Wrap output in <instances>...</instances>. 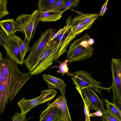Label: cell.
Returning a JSON list of instances; mask_svg holds the SVG:
<instances>
[{
	"label": "cell",
	"instance_id": "cell-13",
	"mask_svg": "<svg viewBox=\"0 0 121 121\" xmlns=\"http://www.w3.org/2000/svg\"><path fill=\"white\" fill-rule=\"evenodd\" d=\"M42 76L43 79L47 83L49 89H58L61 94L65 95L66 86L63 80L49 74H43Z\"/></svg>",
	"mask_w": 121,
	"mask_h": 121
},
{
	"label": "cell",
	"instance_id": "cell-18",
	"mask_svg": "<svg viewBox=\"0 0 121 121\" xmlns=\"http://www.w3.org/2000/svg\"><path fill=\"white\" fill-rule=\"evenodd\" d=\"M99 16V14L85 13L82 14L75 17L81 21L89 29L91 28L95 20Z\"/></svg>",
	"mask_w": 121,
	"mask_h": 121
},
{
	"label": "cell",
	"instance_id": "cell-20",
	"mask_svg": "<svg viewBox=\"0 0 121 121\" xmlns=\"http://www.w3.org/2000/svg\"><path fill=\"white\" fill-rule=\"evenodd\" d=\"M57 0H39L37 6L40 11H47L52 9L54 3Z\"/></svg>",
	"mask_w": 121,
	"mask_h": 121
},
{
	"label": "cell",
	"instance_id": "cell-3",
	"mask_svg": "<svg viewBox=\"0 0 121 121\" xmlns=\"http://www.w3.org/2000/svg\"><path fill=\"white\" fill-rule=\"evenodd\" d=\"M55 31V28L48 29L42 33L39 38L30 48L29 54L24 61L29 70L36 64L44 53Z\"/></svg>",
	"mask_w": 121,
	"mask_h": 121
},
{
	"label": "cell",
	"instance_id": "cell-19",
	"mask_svg": "<svg viewBox=\"0 0 121 121\" xmlns=\"http://www.w3.org/2000/svg\"><path fill=\"white\" fill-rule=\"evenodd\" d=\"M71 22L73 31L77 35L86 30L89 29L81 21L75 17L72 20Z\"/></svg>",
	"mask_w": 121,
	"mask_h": 121
},
{
	"label": "cell",
	"instance_id": "cell-9",
	"mask_svg": "<svg viewBox=\"0 0 121 121\" xmlns=\"http://www.w3.org/2000/svg\"><path fill=\"white\" fill-rule=\"evenodd\" d=\"M21 38L15 34L8 36L6 43L4 47L7 55L18 64L22 65L24 59L22 56L19 45V42Z\"/></svg>",
	"mask_w": 121,
	"mask_h": 121
},
{
	"label": "cell",
	"instance_id": "cell-7",
	"mask_svg": "<svg viewBox=\"0 0 121 121\" xmlns=\"http://www.w3.org/2000/svg\"><path fill=\"white\" fill-rule=\"evenodd\" d=\"M57 93L55 90L48 89L42 91L39 96L33 99L27 100L23 98L18 103V105L21 110L22 115L26 114L34 107L51 100L54 98Z\"/></svg>",
	"mask_w": 121,
	"mask_h": 121
},
{
	"label": "cell",
	"instance_id": "cell-34",
	"mask_svg": "<svg viewBox=\"0 0 121 121\" xmlns=\"http://www.w3.org/2000/svg\"><path fill=\"white\" fill-rule=\"evenodd\" d=\"M88 42L89 44L90 45L94 44L95 42L94 39L91 37L88 39Z\"/></svg>",
	"mask_w": 121,
	"mask_h": 121
},
{
	"label": "cell",
	"instance_id": "cell-33",
	"mask_svg": "<svg viewBox=\"0 0 121 121\" xmlns=\"http://www.w3.org/2000/svg\"><path fill=\"white\" fill-rule=\"evenodd\" d=\"M89 116L95 117V116H99L102 117L103 115L102 112L98 110L96 112L92 113H90L89 114Z\"/></svg>",
	"mask_w": 121,
	"mask_h": 121
},
{
	"label": "cell",
	"instance_id": "cell-21",
	"mask_svg": "<svg viewBox=\"0 0 121 121\" xmlns=\"http://www.w3.org/2000/svg\"><path fill=\"white\" fill-rule=\"evenodd\" d=\"M29 43L25 36L23 41L21 39L19 41V48L22 57L23 59L26 53L30 50V47L29 45Z\"/></svg>",
	"mask_w": 121,
	"mask_h": 121
},
{
	"label": "cell",
	"instance_id": "cell-15",
	"mask_svg": "<svg viewBox=\"0 0 121 121\" xmlns=\"http://www.w3.org/2000/svg\"><path fill=\"white\" fill-rule=\"evenodd\" d=\"M40 21L45 22H48L57 21L60 19L63 13L59 11L52 9L43 11H40Z\"/></svg>",
	"mask_w": 121,
	"mask_h": 121
},
{
	"label": "cell",
	"instance_id": "cell-31",
	"mask_svg": "<svg viewBox=\"0 0 121 121\" xmlns=\"http://www.w3.org/2000/svg\"><path fill=\"white\" fill-rule=\"evenodd\" d=\"M108 1V0H107L102 6L99 11V16H102L106 13L108 9L107 7Z\"/></svg>",
	"mask_w": 121,
	"mask_h": 121
},
{
	"label": "cell",
	"instance_id": "cell-28",
	"mask_svg": "<svg viewBox=\"0 0 121 121\" xmlns=\"http://www.w3.org/2000/svg\"><path fill=\"white\" fill-rule=\"evenodd\" d=\"M26 114L22 115L21 113L17 112L12 117V121H27L31 118L26 119Z\"/></svg>",
	"mask_w": 121,
	"mask_h": 121
},
{
	"label": "cell",
	"instance_id": "cell-1",
	"mask_svg": "<svg viewBox=\"0 0 121 121\" xmlns=\"http://www.w3.org/2000/svg\"><path fill=\"white\" fill-rule=\"evenodd\" d=\"M9 73L6 75V84L4 85V92L11 102L22 87L32 76L29 73L21 72L18 68V64L9 56Z\"/></svg>",
	"mask_w": 121,
	"mask_h": 121
},
{
	"label": "cell",
	"instance_id": "cell-30",
	"mask_svg": "<svg viewBox=\"0 0 121 121\" xmlns=\"http://www.w3.org/2000/svg\"><path fill=\"white\" fill-rule=\"evenodd\" d=\"M8 36L2 29H0V45L3 47L5 46L6 43Z\"/></svg>",
	"mask_w": 121,
	"mask_h": 121
},
{
	"label": "cell",
	"instance_id": "cell-17",
	"mask_svg": "<svg viewBox=\"0 0 121 121\" xmlns=\"http://www.w3.org/2000/svg\"><path fill=\"white\" fill-rule=\"evenodd\" d=\"M107 108L105 111L121 121V111L115 104L110 102L107 99L104 100Z\"/></svg>",
	"mask_w": 121,
	"mask_h": 121
},
{
	"label": "cell",
	"instance_id": "cell-8",
	"mask_svg": "<svg viewBox=\"0 0 121 121\" xmlns=\"http://www.w3.org/2000/svg\"><path fill=\"white\" fill-rule=\"evenodd\" d=\"M72 15L70 16L66 20L65 31L54 40L57 46L54 60L55 62L66 52L67 46L77 35L73 32L72 27Z\"/></svg>",
	"mask_w": 121,
	"mask_h": 121
},
{
	"label": "cell",
	"instance_id": "cell-36",
	"mask_svg": "<svg viewBox=\"0 0 121 121\" xmlns=\"http://www.w3.org/2000/svg\"><path fill=\"white\" fill-rule=\"evenodd\" d=\"M86 121H91L90 117H89L87 118H86Z\"/></svg>",
	"mask_w": 121,
	"mask_h": 121
},
{
	"label": "cell",
	"instance_id": "cell-2",
	"mask_svg": "<svg viewBox=\"0 0 121 121\" xmlns=\"http://www.w3.org/2000/svg\"><path fill=\"white\" fill-rule=\"evenodd\" d=\"M90 36L85 34L80 38L74 40L69 45V49L66 51V60L71 63L82 60H85L91 57L94 48L88 42Z\"/></svg>",
	"mask_w": 121,
	"mask_h": 121
},
{
	"label": "cell",
	"instance_id": "cell-12",
	"mask_svg": "<svg viewBox=\"0 0 121 121\" xmlns=\"http://www.w3.org/2000/svg\"><path fill=\"white\" fill-rule=\"evenodd\" d=\"M47 109L52 107L58 108L61 112L60 120L64 121H72L64 95L61 94L52 103L47 104Z\"/></svg>",
	"mask_w": 121,
	"mask_h": 121
},
{
	"label": "cell",
	"instance_id": "cell-22",
	"mask_svg": "<svg viewBox=\"0 0 121 121\" xmlns=\"http://www.w3.org/2000/svg\"><path fill=\"white\" fill-rule=\"evenodd\" d=\"M68 62V60L66 59L63 61L62 62L59 60H57V62L59 64V66L58 67L59 68L58 70L56 71L62 75L67 73V75L70 76L71 74L68 71L69 69L67 66Z\"/></svg>",
	"mask_w": 121,
	"mask_h": 121
},
{
	"label": "cell",
	"instance_id": "cell-5",
	"mask_svg": "<svg viewBox=\"0 0 121 121\" xmlns=\"http://www.w3.org/2000/svg\"><path fill=\"white\" fill-rule=\"evenodd\" d=\"M57 48V45L54 40L49 42L44 53L36 64L29 70L30 74L36 75L51 66L54 60Z\"/></svg>",
	"mask_w": 121,
	"mask_h": 121
},
{
	"label": "cell",
	"instance_id": "cell-29",
	"mask_svg": "<svg viewBox=\"0 0 121 121\" xmlns=\"http://www.w3.org/2000/svg\"><path fill=\"white\" fill-rule=\"evenodd\" d=\"M66 0H57L54 4L52 9L60 11L64 6Z\"/></svg>",
	"mask_w": 121,
	"mask_h": 121
},
{
	"label": "cell",
	"instance_id": "cell-11",
	"mask_svg": "<svg viewBox=\"0 0 121 121\" xmlns=\"http://www.w3.org/2000/svg\"><path fill=\"white\" fill-rule=\"evenodd\" d=\"M81 93L85 97L83 101L84 105L88 110L94 109L96 111H101L102 112H105L103 105V100L101 101L96 93L91 88L82 89Z\"/></svg>",
	"mask_w": 121,
	"mask_h": 121
},
{
	"label": "cell",
	"instance_id": "cell-35",
	"mask_svg": "<svg viewBox=\"0 0 121 121\" xmlns=\"http://www.w3.org/2000/svg\"><path fill=\"white\" fill-rule=\"evenodd\" d=\"M2 53L0 52V62L1 59H2Z\"/></svg>",
	"mask_w": 121,
	"mask_h": 121
},
{
	"label": "cell",
	"instance_id": "cell-16",
	"mask_svg": "<svg viewBox=\"0 0 121 121\" xmlns=\"http://www.w3.org/2000/svg\"><path fill=\"white\" fill-rule=\"evenodd\" d=\"M15 22L13 18H9L0 21V27L8 36L15 34L16 32Z\"/></svg>",
	"mask_w": 121,
	"mask_h": 121
},
{
	"label": "cell",
	"instance_id": "cell-24",
	"mask_svg": "<svg viewBox=\"0 0 121 121\" xmlns=\"http://www.w3.org/2000/svg\"><path fill=\"white\" fill-rule=\"evenodd\" d=\"M8 3L7 0H0V20L9 14L7 7Z\"/></svg>",
	"mask_w": 121,
	"mask_h": 121
},
{
	"label": "cell",
	"instance_id": "cell-4",
	"mask_svg": "<svg viewBox=\"0 0 121 121\" xmlns=\"http://www.w3.org/2000/svg\"><path fill=\"white\" fill-rule=\"evenodd\" d=\"M71 77L73 84L76 86L78 91L83 100L84 99L81 93L82 90L84 88H93L97 91L100 89L107 91V88H104L100 86L101 82L94 79L91 73L87 72L86 70H80L71 73Z\"/></svg>",
	"mask_w": 121,
	"mask_h": 121
},
{
	"label": "cell",
	"instance_id": "cell-37",
	"mask_svg": "<svg viewBox=\"0 0 121 121\" xmlns=\"http://www.w3.org/2000/svg\"><path fill=\"white\" fill-rule=\"evenodd\" d=\"M60 121H62V120H60Z\"/></svg>",
	"mask_w": 121,
	"mask_h": 121
},
{
	"label": "cell",
	"instance_id": "cell-25",
	"mask_svg": "<svg viewBox=\"0 0 121 121\" xmlns=\"http://www.w3.org/2000/svg\"><path fill=\"white\" fill-rule=\"evenodd\" d=\"M79 0H66L65 4L59 11L63 13L70 8H73L78 6Z\"/></svg>",
	"mask_w": 121,
	"mask_h": 121
},
{
	"label": "cell",
	"instance_id": "cell-10",
	"mask_svg": "<svg viewBox=\"0 0 121 121\" xmlns=\"http://www.w3.org/2000/svg\"><path fill=\"white\" fill-rule=\"evenodd\" d=\"M34 11L30 15L21 14L17 16L15 21L16 31H21L29 42L31 35L34 19Z\"/></svg>",
	"mask_w": 121,
	"mask_h": 121
},
{
	"label": "cell",
	"instance_id": "cell-26",
	"mask_svg": "<svg viewBox=\"0 0 121 121\" xmlns=\"http://www.w3.org/2000/svg\"><path fill=\"white\" fill-rule=\"evenodd\" d=\"M34 11V19L31 35V39L34 37L37 26L38 23L40 21V12L38 10H35Z\"/></svg>",
	"mask_w": 121,
	"mask_h": 121
},
{
	"label": "cell",
	"instance_id": "cell-6",
	"mask_svg": "<svg viewBox=\"0 0 121 121\" xmlns=\"http://www.w3.org/2000/svg\"><path fill=\"white\" fill-rule=\"evenodd\" d=\"M112 82L111 86L107 88V91L112 90L113 103L121 104V60L120 59L112 58L111 64Z\"/></svg>",
	"mask_w": 121,
	"mask_h": 121
},
{
	"label": "cell",
	"instance_id": "cell-14",
	"mask_svg": "<svg viewBox=\"0 0 121 121\" xmlns=\"http://www.w3.org/2000/svg\"><path fill=\"white\" fill-rule=\"evenodd\" d=\"M60 114L58 108L51 107L43 111L40 116L39 121H60Z\"/></svg>",
	"mask_w": 121,
	"mask_h": 121
},
{
	"label": "cell",
	"instance_id": "cell-23",
	"mask_svg": "<svg viewBox=\"0 0 121 121\" xmlns=\"http://www.w3.org/2000/svg\"><path fill=\"white\" fill-rule=\"evenodd\" d=\"M9 61L6 58H2L0 62V72L2 74L7 75L9 73Z\"/></svg>",
	"mask_w": 121,
	"mask_h": 121
},
{
	"label": "cell",
	"instance_id": "cell-32",
	"mask_svg": "<svg viewBox=\"0 0 121 121\" xmlns=\"http://www.w3.org/2000/svg\"><path fill=\"white\" fill-rule=\"evenodd\" d=\"M66 28L65 26H64V28L62 29H60L58 31L56 34H54L53 36L51 39L50 41H51L56 38L59 35L62 34L65 31Z\"/></svg>",
	"mask_w": 121,
	"mask_h": 121
},
{
	"label": "cell",
	"instance_id": "cell-27",
	"mask_svg": "<svg viewBox=\"0 0 121 121\" xmlns=\"http://www.w3.org/2000/svg\"><path fill=\"white\" fill-rule=\"evenodd\" d=\"M102 120L103 121H120L117 119L109 113L106 111L102 112Z\"/></svg>",
	"mask_w": 121,
	"mask_h": 121
}]
</instances>
